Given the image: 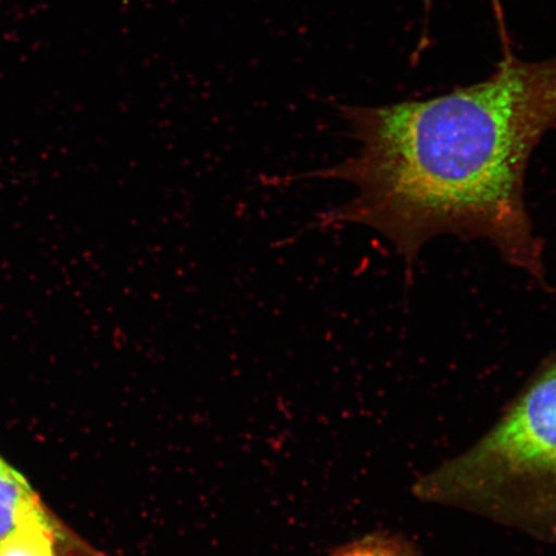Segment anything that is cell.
Wrapping results in <instances>:
<instances>
[{
    "mask_svg": "<svg viewBox=\"0 0 556 556\" xmlns=\"http://www.w3.org/2000/svg\"><path fill=\"white\" fill-rule=\"evenodd\" d=\"M58 539V528L41 506L7 534L0 556H59Z\"/></svg>",
    "mask_w": 556,
    "mask_h": 556,
    "instance_id": "cell-3",
    "label": "cell"
},
{
    "mask_svg": "<svg viewBox=\"0 0 556 556\" xmlns=\"http://www.w3.org/2000/svg\"><path fill=\"white\" fill-rule=\"evenodd\" d=\"M41 504L26 479L0 457V544Z\"/></svg>",
    "mask_w": 556,
    "mask_h": 556,
    "instance_id": "cell-4",
    "label": "cell"
},
{
    "mask_svg": "<svg viewBox=\"0 0 556 556\" xmlns=\"http://www.w3.org/2000/svg\"><path fill=\"white\" fill-rule=\"evenodd\" d=\"M331 556H421L412 541L392 532H374L340 546Z\"/></svg>",
    "mask_w": 556,
    "mask_h": 556,
    "instance_id": "cell-5",
    "label": "cell"
},
{
    "mask_svg": "<svg viewBox=\"0 0 556 556\" xmlns=\"http://www.w3.org/2000/svg\"><path fill=\"white\" fill-rule=\"evenodd\" d=\"M503 59L469 87L421 101L339 111L361 144L357 155L285 178L338 179L356 186L350 203L318 226L359 225L391 241L413 266L441 235L482 239L510 266L546 288L544 245L526 204L528 163L556 125V55L514 54L498 16Z\"/></svg>",
    "mask_w": 556,
    "mask_h": 556,
    "instance_id": "cell-1",
    "label": "cell"
},
{
    "mask_svg": "<svg viewBox=\"0 0 556 556\" xmlns=\"http://www.w3.org/2000/svg\"><path fill=\"white\" fill-rule=\"evenodd\" d=\"M413 495L556 542V353L470 447L417 478Z\"/></svg>",
    "mask_w": 556,
    "mask_h": 556,
    "instance_id": "cell-2",
    "label": "cell"
}]
</instances>
